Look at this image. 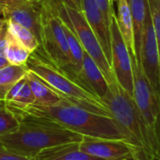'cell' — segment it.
I'll use <instances>...</instances> for the list:
<instances>
[{
	"label": "cell",
	"mask_w": 160,
	"mask_h": 160,
	"mask_svg": "<svg viewBox=\"0 0 160 160\" xmlns=\"http://www.w3.org/2000/svg\"><path fill=\"white\" fill-rule=\"evenodd\" d=\"M5 104L20 123L31 122L64 128L87 138L122 141L133 145L140 151L132 139L113 118L89 112L65 98H62L56 104L49 106ZM142 158L145 160L142 155Z\"/></svg>",
	"instance_id": "6da1fadb"
},
{
	"label": "cell",
	"mask_w": 160,
	"mask_h": 160,
	"mask_svg": "<svg viewBox=\"0 0 160 160\" xmlns=\"http://www.w3.org/2000/svg\"><path fill=\"white\" fill-rule=\"evenodd\" d=\"M115 122L132 139L145 160H158L159 153L149 128L136 102L116 82L109 84V90L101 98Z\"/></svg>",
	"instance_id": "7a4b0ae2"
},
{
	"label": "cell",
	"mask_w": 160,
	"mask_h": 160,
	"mask_svg": "<svg viewBox=\"0 0 160 160\" xmlns=\"http://www.w3.org/2000/svg\"><path fill=\"white\" fill-rule=\"evenodd\" d=\"M25 66L62 98L94 113L112 118L108 108L98 97L85 90L63 70L52 64L39 48L31 52Z\"/></svg>",
	"instance_id": "3957f363"
},
{
	"label": "cell",
	"mask_w": 160,
	"mask_h": 160,
	"mask_svg": "<svg viewBox=\"0 0 160 160\" xmlns=\"http://www.w3.org/2000/svg\"><path fill=\"white\" fill-rule=\"evenodd\" d=\"M84 137L68 129L22 122L17 130L0 137V144L18 155L35 158L41 151L57 145L81 142Z\"/></svg>",
	"instance_id": "277c9868"
},
{
	"label": "cell",
	"mask_w": 160,
	"mask_h": 160,
	"mask_svg": "<svg viewBox=\"0 0 160 160\" xmlns=\"http://www.w3.org/2000/svg\"><path fill=\"white\" fill-rule=\"evenodd\" d=\"M41 6L42 45L39 50L52 64L63 70L69 78L76 82L62 21L51 7L45 4H41Z\"/></svg>",
	"instance_id": "5b68a950"
},
{
	"label": "cell",
	"mask_w": 160,
	"mask_h": 160,
	"mask_svg": "<svg viewBox=\"0 0 160 160\" xmlns=\"http://www.w3.org/2000/svg\"><path fill=\"white\" fill-rule=\"evenodd\" d=\"M130 58L133 71V98L149 128L160 157V102L136 55L130 53Z\"/></svg>",
	"instance_id": "8992f818"
},
{
	"label": "cell",
	"mask_w": 160,
	"mask_h": 160,
	"mask_svg": "<svg viewBox=\"0 0 160 160\" xmlns=\"http://www.w3.org/2000/svg\"><path fill=\"white\" fill-rule=\"evenodd\" d=\"M66 9L68 18L71 22V24L73 26L74 32L79 41L81 42L84 52L98 65V67L103 73L104 77L106 78L108 84L116 82L112 66L108 61L97 36L95 35V33L89 26L88 22H86L82 12L72 9L68 7H66Z\"/></svg>",
	"instance_id": "52a82bcc"
},
{
	"label": "cell",
	"mask_w": 160,
	"mask_h": 160,
	"mask_svg": "<svg viewBox=\"0 0 160 160\" xmlns=\"http://www.w3.org/2000/svg\"><path fill=\"white\" fill-rule=\"evenodd\" d=\"M148 2V0H147ZM140 63L154 93L160 102V58L154 24L147 3L144 26L142 38Z\"/></svg>",
	"instance_id": "ba28073f"
},
{
	"label": "cell",
	"mask_w": 160,
	"mask_h": 160,
	"mask_svg": "<svg viewBox=\"0 0 160 160\" xmlns=\"http://www.w3.org/2000/svg\"><path fill=\"white\" fill-rule=\"evenodd\" d=\"M2 15L6 21L16 22L30 30L42 45V6L28 0L0 1Z\"/></svg>",
	"instance_id": "9c48e42d"
},
{
	"label": "cell",
	"mask_w": 160,
	"mask_h": 160,
	"mask_svg": "<svg viewBox=\"0 0 160 160\" xmlns=\"http://www.w3.org/2000/svg\"><path fill=\"white\" fill-rule=\"evenodd\" d=\"M111 50L112 68L119 85L131 97H133V71L129 51L119 31L115 14L111 25Z\"/></svg>",
	"instance_id": "30bf717a"
},
{
	"label": "cell",
	"mask_w": 160,
	"mask_h": 160,
	"mask_svg": "<svg viewBox=\"0 0 160 160\" xmlns=\"http://www.w3.org/2000/svg\"><path fill=\"white\" fill-rule=\"evenodd\" d=\"M79 148L103 160H143L136 147L122 141L84 137L79 143Z\"/></svg>",
	"instance_id": "8fae6325"
},
{
	"label": "cell",
	"mask_w": 160,
	"mask_h": 160,
	"mask_svg": "<svg viewBox=\"0 0 160 160\" xmlns=\"http://www.w3.org/2000/svg\"><path fill=\"white\" fill-rule=\"evenodd\" d=\"M82 12L89 26L97 36L103 52L112 66L111 50V31L110 26L104 20V17L98 8L95 0H82Z\"/></svg>",
	"instance_id": "7c38bea8"
},
{
	"label": "cell",
	"mask_w": 160,
	"mask_h": 160,
	"mask_svg": "<svg viewBox=\"0 0 160 160\" xmlns=\"http://www.w3.org/2000/svg\"><path fill=\"white\" fill-rule=\"evenodd\" d=\"M78 83L100 100L109 90V84L103 73L94 60L84 52L82 67L78 75Z\"/></svg>",
	"instance_id": "4fadbf2b"
},
{
	"label": "cell",
	"mask_w": 160,
	"mask_h": 160,
	"mask_svg": "<svg viewBox=\"0 0 160 160\" xmlns=\"http://www.w3.org/2000/svg\"><path fill=\"white\" fill-rule=\"evenodd\" d=\"M79 143L72 142L45 149L35 158V160H103L80 150Z\"/></svg>",
	"instance_id": "5bb4252c"
},
{
	"label": "cell",
	"mask_w": 160,
	"mask_h": 160,
	"mask_svg": "<svg viewBox=\"0 0 160 160\" xmlns=\"http://www.w3.org/2000/svg\"><path fill=\"white\" fill-rule=\"evenodd\" d=\"M117 3V14L115 13L116 22L122 38L130 53L136 55L134 46V32L130 5L128 0H116Z\"/></svg>",
	"instance_id": "9a60e30c"
},
{
	"label": "cell",
	"mask_w": 160,
	"mask_h": 160,
	"mask_svg": "<svg viewBox=\"0 0 160 160\" xmlns=\"http://www.w3.org/2000/svg\"><path fill=\"white\" fill-rule=\"evenodd\" d=\"M26 78L35 98V105L49 106L56 104L62 100V98L57 93H55L32 71H27Z\"/></svg>",
	"instance_id": "2e32d148"
},
{
	"label": "cell",
	"mask_w": 160,
	"mask_h": 160,
	"mask_svg": "<svg viewBox=\"0 0 160 160\" xmlns=\"http://www.w3.org/2000/svg\"><path fill=\"white\" fill-rule=\"evenodd\" d=\"M27 71L25 65H9L0 69V101H5L8 91L26 75Z\"/></svg>",
	"instance_id": "e0dca14e"
},
{
	"label": "cell",
	"mask_w": 160,
	"mask_h": 160,
	"mask_svg": "<svg viewBox=\"0 0 160 160\" xmlns=\"http://www.w3.org/2000/svg\"><path fill=\"white\" fill-rule=\"evenodd\" d=\"M31 52L27 51L18 39L8 31L7 33V46L5 57L10 65H25Z\"/></svg>",
	"instance_id": "ac0fdd59"
},
{
	"label": "cell",
	"mask_w": 160,
	"mask_h": 160,
	"mask_svg": "<svg viewBox=\"0 0 160 160\" xmlns=\"http://www.w3.org/2000/svg\"><path fill=\"white\" fill-rule=\"evenodd\" d=\"M8 31L18 39V41L30 52L39 48V43L35 35L27 28L9 21H6Z\"/></svg>",
	"instance_id": "d6986e66"
},
{
	"label": "cell",
	"mask_w": 160,
	"mask_h": 160,
	"mask_svg": "<svg viewBox=\"0 0 160 160\" xmlns=\"http://www.w3.org/2000/svg\"><path fill=\"white\" fill-rule=\"evenodd\" d=\"M19 127L20 122L17 117L4 101H0V137L17 130Z\"/></svg>",
	"instance_id": "ffe728a7"
},
{
	"label": "cell",
	"mask_w": 160,
	"mask_h": 160,
	"mask_svg": "<svg viewBox=\"0 0 160 160\" xmlns=\"http://www.w3.org/2000/svg\"><path fill=\"white\" fill-rule=\"evenodd\" d=\"M9 104H14L18 106H28L35 103V98L33 95V92L31 90V87L29 85V82L26 78V82L23 83L22 88L20 89L19 93L16 95V97L13 98L10 102H5Z\"/></svg>",
	"instance_id": "44dd1931"
},
{
	"label": "cell",
	"mask_w": 160,
	"mask_h": 160,
	"mask_svg": "<svg viewBox=\"0 0 160 160\" xmlns=\"http://www.w3.org/2000/svg\"><path fill=\"white\" fill-rule=\"evenodd\" d=\"M160 58V0H148Z\"/></svg>",
	"instance_id": "7402d4cb"
},
{
	"label": "cell",
	"mask_w": 160,
	"mask_h": 160,
	"mask_svg": "<svg viewBox=\"0 0 160 160\" xmlns=\"http://www.w3.org/2000/svg\"><path fill=\"white\" fill-rule=\"evenodd\" d=\"M95 1L103 15L105 22L110 26L112 17L115 14V11L113 9V5L111 3V0H95Z\"/></svg>",
	"instance_id": "603a6c76"
},
{
	"label": "cell",
	"mask_w": 160,
	"mask_h": 160,
	"mask_svg": "<svg viewBox=\"0 0 160 160\" xmlns=\"http://www.w3.org/2000/svg\"><path fill=\"white\" fill-rule=\"evenodd\" d=\"M40 3L50 6L56 4H64L66 7H68L72 9L82 11V0H41Z\"/></svg>",
	"instance_id": "cb8c5ba5"
},
{
	"label": "cell",
	"mask_w": 160,
	"mask_h": 160,
	"mask_svg": "<svg viewBox=\"0 0 160 160\" xmlns=\"http://www.w3.org/2000/svg\"><path fill=\"white\" fill-rule=\"evenodd\" d=\"M0 160H35V158H26L13 153L0 144Z\"/></svg>",
	"instance_id": "d4e9b609"
},
{
	"label": "cell",
	"mask_w": 160,
	"mask_h": 160,
	"mask_svg": "<svg viewBox=\"0 0 160 160\" xmlns=\"http://www.w3.org/2000/svg\"><path fill=\"white\" fill-rule=\"evenodd\" d=\"M25 82H26V75H25L22 79H21L20 81H18V82L11 87V89H10V90L8 91V93L7 94L4 102H10V101H12L13 98H14L16 97V95L19 93L20 89L22 88V86L23 85V83H24Z\"/></svg>",
	"instance_id": "484cf974"
},
{
	"label": "cell",
	"mask_w": 160,
	"mask_h": 160,
	"mask_svg": "<svg viewBox=\"0 0 160 160\" xmlns=\"http://www.w3.org/2000/svg\"><path fill=\"white\" fill-rule=\"evenodd\" d=\"M7 33L8 25L7 22L0 31V56H5V50L7 46Z\"/></svg>",
	"instance_id": "4316f807"
},
{
	"label": "cell",
	"mask_w": 160,
	"mask_h": 160,
	"mask_svg": "<svg viewBox=\"0 0 160 160\" xmlns=\"http://www.w3.org/2000/svg\"><path fill=\"white\" fill-rule=\"evenodd\" d=\"M9 65H10L9 62L8 61V59L5 56H0V69L9 66Z\"/></svg>",
	"instance_id": "83f0119b"
},
{
	"label": "cell",
	"mask_w": 160,
	"mask_h": 160,
	"mask_svg": "<svg viewBox=\"0 0 160 160\" xmlns=\"http://www.w3.org/2000/svg\"><path fill=\"white\" fill-rule=\"evenodd\" d=\"M6 22H6V20H5L4 18H3V19H0V31H1V29L3 28V26L6 24Z\"/></svg>",
	"instance_id": "f1b7e54d"
},
{
	"label": "cell",
	"mask_w": 160,
	"mask_h": 160,
	"mask_svg": "<svg viewBox=\"0 0 160 160\" xmlns=\"http://www.w3.org/2000/svg\"><path fill=\"white\" fill-rule=\"evenodd\" d=\"M28 1L33 2V3H40L41 2V0H28Z\"/></svg>",
	"instance_id": "f546056e"
},
{
	"label": "cell",
	"mask_w": 160,
	"mask_h": 160,
	"mask_svg": "<svg viewBox=\"0 0 160 160\" xmlns=\"http://www.w3.org/2000/svg\"><path fill=\"white\" fill-rule=\"evenodd\" d=\"M0 14H2V7L0 6Z\"/></svg>",
	"instance_id": "4dcf8cb0"
},
{
	"label": "cell",
	"mask_w": 160,
	"mask_h": 160,
	"mask_svg": "<svg viewBox=\"0 0 160 160\" xmlns=\"http://www.w3.org/2000/svg\"><path fill=\"white\" fill-rule=\"evenodd\" d=\"M0 1H12V0H0ZM16 1H18V0H16Z\"/></svg>",
	"instance_id": "1f68e13d"
},
{
	"label": "cell",
	"mask_w": 160,
	"mask_h": 160,
	"mask_svg": "<svg viewBox=\"0 0 160 160\" xmlns=\"http://www.w3.org/2000/svg\"><path fill=\"white\" fill-rule=\"evenodd\" d=\"M113 2H114V0H111V3H112V5H113Z\"/></svg>",
	"instance_id": "d6a6232c"
},
{
	"label": "cell",
	"mask_w": 160,
	"mask_h": 160,
	"mask_svg": "<svg viewBox=\"0 0 160 160\" xmlns=\"http://www.w3.org/2000/svg\"><path fill=\"white\" fill-rule=\"evenodd\" d=\"M128 4L130 5V2H131V0H128Z\"/></svg>",
	"instance_id": "836d02e7"
},
{
	"label": "cell",
	"mask_w": 160,
	"mask_h": 160,
	"mask_svg": "<svg viewBox=\"0 0 160 160\" xmlns=\"http://www.w3.org/2000/svg\"><path fill=\"white\" fill-rule=\"evenodd\" d=\"M158 160H160V157H159V158H158Z\"/></svg>",
	"instance_id": "e575fe53"
},
{
	"label": "cell",
	"mask_w": 160,
	"mask_h": 160,
	"mask_svg": "<svg viewBox=\"0 0 160 160\" xmlns=\"http://www.w3.org/2000/svg\"><path fill=\"white\" fill-rule=\"evenodd\" d=\"M123 160H129V159H123Z\"/></svg>",
	"instance_id": "d590c367"
}]
</instances>
